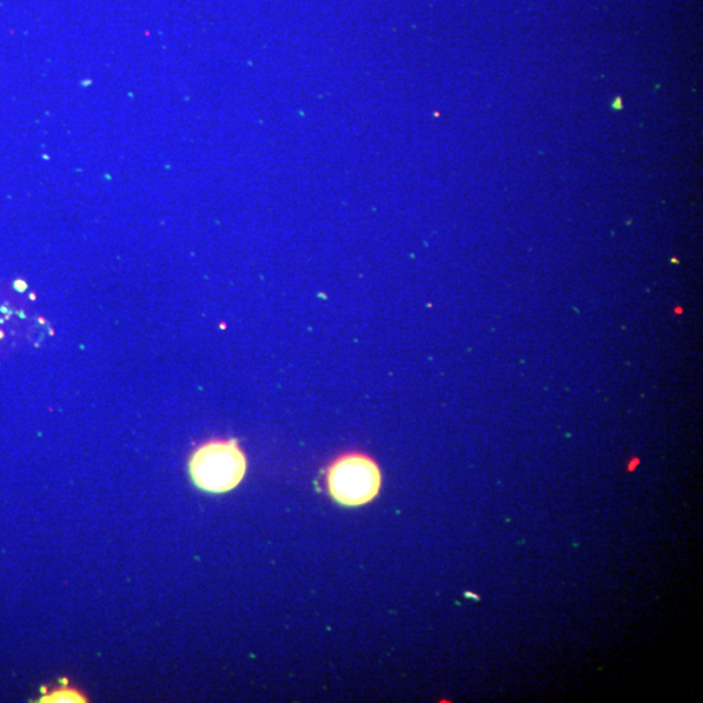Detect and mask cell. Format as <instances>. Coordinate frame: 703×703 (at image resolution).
I'll return each mask as SVG.
<instances>
[{
  "label": "cell",
  "mask_w": 703,
  "mask_h": 703,
  "mask_svg": "<svg viewBox=\"0 0 703 703\" xmlns=\"http://www.w3.org/2000/svg\"><path fill=\"white\" fill-rule=\"evenodd\" d=\"M189 473L198 489L212 494L229 493L247 473V457L236 441H211L195 451Z\"/></svg>",
  "instance_id": "6da1fadb"
},
{
  "label": "cell",
  "mask_w": 703,
  "mask_h": 703,
  "mask_svg": "<svg viewBox=\"0 0 703 703\" xmlns=\"http://www.w3.org/2000/svg\"><path fill=\"white\" fill-rule=\"evenodd\" d=\"M381 485V469L367 455H344L329 469L330 494L343 506L358 507L373 501Z\"/></svg>",
  "instance_id": "7a4b0ae2"
},
{
  "label": "cell",
  "mask_w": 703,
  "mask_h": 703,
  "mask_svg": "<svg viewBox=\"0 0 703 703\" xmlns=\"http://www.w3.org/2000/svg\"><path fill=\"white\" fill-rule=\"evenodd\" d=\"M39 702L48 703H75V702H88L86 695L79 691V689L71 687H59L50 693L42 695V699Z\"/></svg>",
  "instance_id": "3957f363"
}]
</instances>
